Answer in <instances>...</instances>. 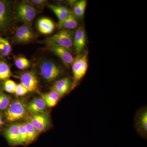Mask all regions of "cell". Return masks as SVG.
I'll list each match as a JSON object with an SVG mask.
<instances>
[{
    "label": "cell",
    "instance_id": "obj_22",
    "mask_svg": "<svg viewBox=\"0 0 147 147\" xmlns=\"http://www.w3.org/2000/svg\"><path fill=\"white\" fill-rule=\"evenodd\" d=\"M25 123L26 127L29 143L30 144L35 140L39 132L37 131L28 121Z\"/></svg>",
    "mask_w": 147,
    "mask_h": 147
},
{
    "label": "cell",
    "instance_id": "obj_3",
    "mask_svg": "<svg viewBox=\"0 0 147 147\" xmlns=\"http://www.w3.org/2000/svg\"><path fill=\"white\" fill-rule=\"evenodd\" d=\"M74 84L78 83L85 76L88 68L86 54L79 55L74 59L71 64Z\"/></svg>",
    "mask_w": 147,
    "mask_h": 147
},
{
    "label": "cell",
    "instance_id": "obj_6",
    "mask_svg": "<svg viewBox=\"0 0 147 147\" xmlns=\"http://www.w3.org/2000/svg\"><path fill=\"white\" fill-rule=\"evenodd\" d=\"M28 121L39 133L45 131L50 126V118L45 113L32 115Z\"/></svg>",
    "mask_w": 147,
    "mask_h": 147
},
{
    "label": "cell",
    "instance_id": "obj_19",
    "mask_svg": "<svg viewBox=\"0 0 147 147\" xmlns=\"http://www.w3.org/2000/svg\"><path fill=\"white\" fill-rule=\"evenodd\" d=\"M78 25L77 18L74 16L73 13L70 12L65 20L59 27L60 28H64L67 29H74L77 28Z\"/></svg>",
    "mask_w": 147,
    "mask_h": 147
},
{
    "label": "cell",
    "instance_id": "obj_15",
    "mask_svg": "<svg viewBox=\"0 0 147 147\" xmlns=\"http://www.w3.org/2000/svg\"><path fill=\"white\" fill-rule=\"evenodd\" d=\"M55 27V23L49 18L43 17L40 18L37 22L38 30L42 34L47 35L52 33Z\"/></svg>",
    "mask_w": 147,
    "mask_h": 147
},
{
    "label": "cell",
    "instance_id": "obj_16",
    "mask_svg": "<svg viewBox=\"0 0 147 147\" xmlns=\"http://www.w3.org/2000/svg\"><path fill=\"white\" fill-rule=\"evenodd\" d=\"M48 7L56 14L59 19L58 26L63 22V21L68 16L69 13L71 12L68 9L65 7L56 6L53 5H49Z\"/></svg>",
    "mask_w": 147,
    "mask_h": 147
},
{
    "label": "cell",
    "instance_id": "obj_7",
    "mask_svg": "<svg viewBox=\"0 0 147 147\" xmlns=\"http://www.w3.org/2000/svg\"><path fill=\"white\" fill-rule=\"evenodd\" d=\"M49 49L60 59L65 65L69 66L73 62V56L70 51L53 42H49Z\"/></svg>",
    "mask_w": 147,
    "mask_h": 147
},
{
    "label": "cell",
    "instance_id": "obj_29",
    "mask_svg": "<svg viewBox=\"0 0 147 147\" xmlns=\"http://www.w3.org/2000/svg\"><path fill=\"white\" fill-rule=\"evenodd\" d=\"M46 1L44 0H32L30 1V2L35 5L40 6L43 5Z\"/></svg>",
    "mask_w": 147,
    "mask_h": 147
},
{
    "label": "cell",
    "instance_id": "obj_9",
    "mask_svg": "<svg viewBox=\"0 0 147 147\" xmlns=\"http://www.w3.org/2000/svg\"><path fill=\"white\" fill-rule=\"evenodd\" d=\"M4 135L7 141L11 146L22 145L19 131V123L11 125L4 132Z\"/></svg>",
    "mask_w": 147,
    "mask_h": 147
},
{
    "label": "cell",
    "instance_id": "obj_17",
    "mask_svg": "<svg viewBox=\"0 0 147 147\" xmlns=\"http://www.w3.org/2000/svg\"><path fill=\"white\" fill-rule=\"evenodd\" d=\"M42 97L46 106L49 108L54 107L57 105L61 97L57 92L53 90L49 92L42 94Z\"/></svg>",
    "mask_w": 147,
    "mask_h": 147
},
{
    "label": "cell",
    "instance_id": "obj_31",
    "mask_svg": "<svg viewBox=\"0 0 147 147\" xmlns=\"http://www.w3.org/2000/svg\"><path fill=\"white\" fill-rule=\"evenodd\" d=\"M0 92H1V86H0Z\"/></svg>",
    "mask_w": 147,
    "mask_h": 147
},
{
    "label": "cell",
    "instance_id": "obj_13",
    "mask_svg": "<svg viewBox=\"0 0 147 147\" xmlns=\"http://www.w3.org/2000/svg\"><path fill=\"white\" fill-rule=\"evenodd\" d=\"M72 86L73 84L71 80L68 78H65L56 82L52 90L57 92L62 97L68 92Z\"/></svg>",
    "mask_w": 147,
    "mask_h": 147
},
{
    "label": "cell",
    "instance_id": "obj_26",
    "mask_svg": "<svg viewBox=\"0 0 147 147\" xmlns=\"http://www.w3.org/2000/svg\"><path fill=\"white\" fill-rule=\"evenodd\" d=\"M17 84L11 80L7 79L5 82L4 88L5 90L9 93H15Z\"/></svg>",
    "mask_w": 147,
    "mask_h": 147
},
{
    "label": "cell",
    "instance_id": "obj_25",
    "mask_svg": "<svg viewBox=\"0 0 147 147\" xmlns=\"http://www.w3.org/2000/svg\"><path fill=\"white\" fill-rule=\"evenodd\" d=\"M10 103V98L8 96L0 92V111H5Z\"/></svg>",
    "mask_w": 147,
    "mask_h": 147
},
{
    "label": "cell",
    "instance_id": "obj_28",
    "mask_svg": "<svg viewBox=\"0 0 147 147\" xmlns=\"http://www.w3.org/2000/svg\"><path fill=\"white\" fill-rule=\"evenodd\" d=\"M28 92V90L20 83L17 84L15 94L17 96H23Z\"/></svg>",
    "mask_w": 147,
    "mask_h": 147
},
{
    "label": "cell",
    "instance_id": "obj_5",
    "mask_svg": "<svg viewBox=\"0 0 147 147\" xmlns=\"http://www.w3.org/2000/svg\"><path fill=\"white\" fill-rule=\"evenodd\" d=\"M16 12L18 18L26 24L32 22L36 16V10L34 7L27 3L18 5L16 8Z\"/></svg>",
    "mask_w": 147,
    "mask_h": 147
},
{
    "label": "cell",
    "instance_id": "obj_14",
    "mask_svg": "<svg viewBox=\"0 0 147 147\" xmlns=\"http://www.w3.org/2000/svg\"><path fill=\"white\" fill-rule=\"evenodd\" d=\"M46 107L45 101L42 98H37L27 104V110L28 112L35 115L44 113Z\"/></svg>",
    "mask_w": 147,
    "mask_h": 147
},
{
    "label": "cell",
    "instance_id": "obj_18",
    "mask_svg": "<svg viewBox=\"0 0 147 147\" xmlns=\"http://www.w3.org/2000/svg\"><path fill=\"white\" fill-rule=\"evenodd\" d=\"M87 6V1H79L74 6L73 13L77 19L82 20L84 18Z\"/></svg>",
    "mask_w": 147,
    "mask_h": 147
},
{
    "label": "cell",
    "instance_id": "obj_30",
    "mask_svg": "<svg viewBox=\"0 0 147 147\" xmlns=\"http://www.w3.org/2000/svg\"><path fill=\"white\" fill-rule=\"evenodd\" d=\"M4 124L3 119L2 115L0 112V129L2 127Z\"/></svg>",
    "mask_w": 147,
    "mask_h": 147
},
{
    "label": "cell",
    "instance_id": "obj_21",
    "mask_svg": "<svg viewBox=\"0 0 147 147\" xmlns=\"http://www.w3.org/2000/svg\"><path fill=\"white\" fill-rule=\"evenodd\" d=\"M11 47L7 39L0 37V54L4 57L9 55L11 52Z\"/></svg>",
    "mask_w": 147,
    "mask_h": 147
},
{
    "label": "cell",
    "instance_id": "obj_8",
    "mask_svg": "<svg viewBox=\"0 0 147 147\" xmlns=\"http://www.w3.org/2000/svg\"><path fill=\"white\" fill-rule=\"evenodd\" d=\"M11 20V12L6 2L0 0V34L5 31Z\"/></svg>",
    "mask_w": 147,
    "mask_h": 147
},
{
    "label": "cell",
    "instance_id": "obj_23",
    "mask_svg": "<svg viewBox=\"0 0 147 147\" xmlns=\"http://www.w3.org/2000/svg\"><path fill=\"white\" fill-rule=\"evenodd\" d=\"M19 131L22 145L29 144L28 136L25 123H19Z\"/></svg>",
    "mask_w": 147,
    "mask_h": 147
},
{
    "label": "cell",
    "instance_id": "obj_20",
    "mask_svg": "<svg viewBox=\"0 0 147 147\" xmlns=\"http://www.w3.org/2000/svg\"><path fill=\"white\" fill-rule=\"evenodd\" d=\"M9 66L4 61L0 60V81H5L11 76Z\"/></svg>",
    "mask_w": 147,
    "mask_h": 147
},
{
    "label": "cell",
    "instance_id": "obj_24",
    "mask_svg": "<svg viewBox=\"0 0 147 147\" xmlns=\"http://www.w3.org/2000/svg\"><path fill=\"white\" fill-rule=\"evenodd\" d=\"M15 64L16 67L20 69L28 68L30 65V61L24 57H18L15 59Z\"/></svg>",
    "mask_w": 147,
    "mask_h": 147
},
{
    "label": "cell",
    "instance_id": "obj_1",
    "mask_svg": "<svg viewBox=\"0 0 147 147\" xmlns=\"http://www.w3.org/2000/svg\"><path fill=\"white\" fill-rule=\"evenodd\" d=\"M27 105L23 99H17L11 101L5 110L6 120L12 123L26 118L28 113Z\"/></svg>",
    "mask_w": 147,
    "mask_h": 147
},
{
    "label": "cell",
    "instance_id": "obj_4",
    "mask_svg": "<svg viewBox=\"0 0 147 147\" xmlns=\"http://www.w3.org/2000/svg\"><path fill=\"white\" fill-rule=\"evenodd\" d=\"M49 42H53L71 51V47L73 45L72 32L68 30L60 31L51 37Z\"/></svg>",
    "mask_w": 147,
    "mask_h": 147
},
{
    "label": "cell",
    "instance_id": "obj_11",
    "mask_svg": "<svg viewBox=\"0 0 147 147\" xmlns=\"http://www.w3.org/2000/svg\"><path fill=\"white\" fill-rule=\"evenodd\" d=\"M86 32L83 28H79L76 30L73 38V46L76 53L81 54L84 50L86 42Z\"/></svg>",
    "mask_w": 147,
    "mask_h": 147
},
{
    "label": "cell",
    "instance_id": "obj_10",
    "mask_svg": "<svg viewBox=\"0 0 147 147\" xmlns=\"http://www.w3.org/2000/svg\"><path fill=\"white\" fill-rule=\"evenodd\" d=\"M21 84L28 92H35L38 88V81L35 74L32 71L24 72L20 76Z\"/></svg>",
    "mask_w": 147,
    "mask_h": 147
},
{
    "label": "cell",
    "instance_id": "obj_2",
    "mask_svg": "<svg viewBox=\"0 0 147 147\" xmlns=\"http://www.w3.org/2000/svg\"><path fill=\"white\" fill-rule=\"evenodd\" d=\"M39 68L41 76L47 82H53L62 74L61 69L50 61H42L40 64Z\"/></svg>",
    "mask_w": 147,
    "mask_h": 147
},
{
    "label": "cell",
    "instance_id": "obj_12",
    "mask_svg": "<svg viewBox=\"0 0 147 147\" xmlns=\"http://www.w3.org/2000/svg\"><path fill=\"white\" fill-rule=\"evenodd\" d=\"M15 39L18 42H27L34 38L33 33L28 26L24 25L18 28L15 35Z\"/></svg>",
    "mask_w": 147,
    "mask_h": 147
},
{
    "label": "cell",
    "instance_id": "obj_27",
    "mask_svg": "<svg viewBox=\"0 0 147 147\" xmlns=\"http://www.w3.org/2000/svg\"><path fill=\"white\" fill-rule=\"evenodd\" d=\"M139 125L141 129L145 132L147 130V112L146 111H144L141 114L139 117Z\"/></svg>",
    "mask_w": 147,
    "mask_h": 147
}]
</instances>
